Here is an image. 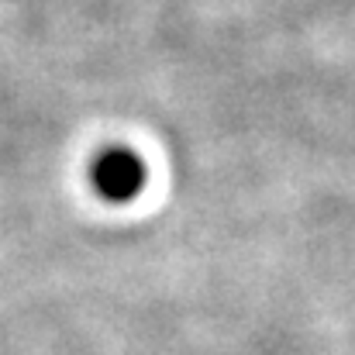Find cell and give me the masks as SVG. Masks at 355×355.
Segmentation results:
<instances>
[{
  "instance_id": "6da1fadb",
  "label": "cell",
  "mask_w": 355,
  "mask_h": 355,
  "mask_svg": "<svg viewBox=\"0 0 355 355\" xmlns=\"http://www.w3.org/2000/svg\"><path fill=\"white\" fill-rule=\"evenodd\" d=\"M145 180H148V169L131 148H104L90 162V183H94L97 197L107 204L135 200L141 193Z\"/></svg>"
}]
</instances>
